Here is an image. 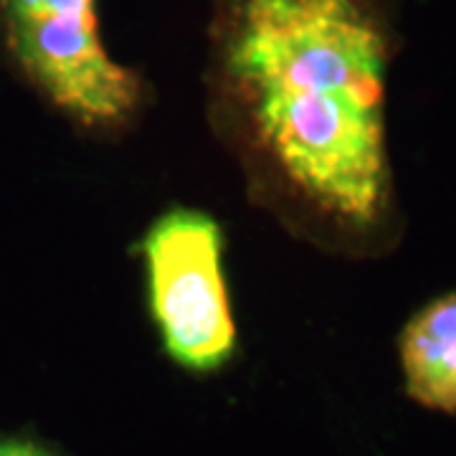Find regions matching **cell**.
<instances>
[{"label":"cell","mask_w":456,"mask_h":456,"mask_svg":"<svg viewBox=\"0 0 456 456\" xmlns=\"http://www.w3.org/2000/svg\"><path fill=\"white\" fill-rule=\"evenodd\" d=\"M150 305L167 355L188 370L221 368L236 327L221 272V231L198 211L165 213L147 231Z\"/></svg>","instance_id":"3957f363"},{"label":"cell","mask_w":456,"mask_h":456,"mask_svg":"<svg viewBox=\"0 0 456 456\" xmlns=\"http://www.w3.org/2000/svg\"><path fill=\"white\" fill-rule=\"evenodd\" d=\"M0 456H51L46 449H41L33 441L0 439Z\"/></svg>","instance_id":"5b68a950"},{"label":"cell","mask_w":456,"mask_h":456,"mask_svg":"<svg viewBox=\"0 0 456 456\" xmlns=\"http://www.w3.org/2000/svg\"><path fill=\"white\" fill-rule=\"evenodd\" d=\"M398 353L408 398L456 416V292L434 299L403 327Z\"/></svg>","instance_id":"277c9868"},{"label":"cell","mask_w":456,"mask_h":456,"mask_svg":"<svg viewBox=\"0 0 456 456\" xmlns=\"http://www.w3.org/2000/svg\"><path fill=\"white\" fill-rule=\"evenodd\" d=\"M228 74L272 158L327 213L373 224L388 200L386 38L362 0H246Z\"/></svg>","instance_id":"6da1fadb"},{"label":"cell","mask_w":456,"mask_h":456,"mask_svg":"<svg viewBox=\"0 0 456 456\" xmlns=\"http://www.w3.org/2000/svg\"><path fill=\"white\" fill-rule=\"evenodd\" d=\"M8 46L46 97L86 125H112L137 107L142 86L110 59L94 0H0Z\"/></svg>","instance_id":"7a4b0ae2"}]
</instances>
